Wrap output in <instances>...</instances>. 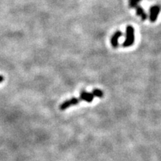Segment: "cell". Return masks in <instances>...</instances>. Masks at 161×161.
I'll return each mask as SVG.
<instances>
[{
    "instance_id": "2",
    "label": "cell",
    "mask_w": 161,
    "mask_h": 161,
    "mask_svg": "<svg viewBox=\"0 0 161 161\" xmlns=\"http://www.w3.org/2000/svg\"><path fill=\"white\" fill-rule=\"evenodd\" d=\"M161 10V6L160 5H155L149 9V20L151 23L156 22L159 14Z\"/></svg>"
},
{
    "instance_id": "3",
    "label": "cell",
    "mask_w": 161,
    "mask_h": 161,
    "mask_svg": "<svg viewBox=\"0 0 161 161\" xmlns=\"http://www.w3.org/2000/svg\"><path fill=\"white\" fill-rule=\"evenodd\" d=\"M122 36V32L121 31H116L114 35H112L110 39V43L114 48H117L119 46V39Z\"/></svg>"
},
{
    "instance_id": "4",
    "label": "cell",
    "mask_w": 161,
    "mask_h": 161,
    "mask_svg": "<svg viewBox=\"0 0 161 161\" xmlns=\"http://www.w3.org/2000/svg\"><path fill=\"white\" fill-rule=\"evenodd\" d=\"M80 102V101L78 100V98H72L71 99L67 100V101H65L64 103L61 104V105L60 106V110H65V109L68 108L69 107L72 106V105H77Z\"/></svg>"
},
{
    "instance_id": "8",
    "label": "cell",
    "mask_w": 161,
    "mask_h": 161,
    "mask_svg": "<svg viewBox=\"0 0 161 161\" xmlns=\"http://www.w3.org/2000/svg\"><path fill=\"white\" fill-rule=\"evenodd\" d=\"M92 93L93 94L94 97H98V98H102L103 97V92L101 90H100L99 89H94L93 90Z\"/></svg>"
},
{
    "instance_id": "5",
    "label": "cell",
    "mask_w": 161,
    "mask_h": 161,
    "mask_svg": "<svg viewBox=\"0 0 161 161\" xmlns=\"http://www.w3.org/2000/svg\"><path fill=\"white\" fill-rule=\"evenodd\" d=\"M94 96L92 93H87L85 90H82L80 92V98H78V100H84V101H87V102H92V101L93 100Z\"/></svg>"
},
{
    "instance_id": "6",
    "label": "cell",
    "mask_w": 161,
    "mask_h": 161,
    "mask_svg": "<svg viewBox=\"0 0 161 161\" xmlns=\"http://www.w3.org/2000/svg\"><path fill=\"white\" fill-rule=\"evenodd\" d=\"M135 10H136V14H137V16H139V17H140L141 19H142V20L144 21L147 19L148 18L147 14H146V12L145 11V10L142 8V7L139 6V5H137V6L135 8Z\"/></svg>"
},
{
    "instance_id": "9",
    "label": "cell",
    "mask_w": 161,
    "mask_h": 161,
    "mask_svg": "<svg viewBox=\"0 0 161 161\" xmlns=\"http://www.w3.org/2000/svg\"><path fill=\"white\" fill-rule=\"evenodd\" d=\"M3 80H4V78H3V76H0V82L3 81Z\"/></svg>"
},
{
    "instance_id": "1",
    "label": "cell",
    "mask_w": 161,
    "mask_h": 161,
    "mask_svg": "<svg viewBox=\"0 0 161 161\" xmlns=\"http://www.w3.org/2000/svg\"><path fill=\"white\" fill-rule=\"evenodd\" d=\"M134 28L131 26H128L125 30V40L122 43L123 47L128 48L134 43Z\"/></svg>"
},
{
    "instance_id": "7",
    "label": "cell",
    "mask_w": 161,
    "mask_h": 161,
    "mask_svg": "<svg viewBox=\"0 0 161 161\" xmlns=\"http://www.w3.org/2000/svg\"><path fill=\"white\" fill-rule=\"evenodd\" d=\"M142 0H128V4L130 8H135Z\"/></svg>"
}]
</instances>
